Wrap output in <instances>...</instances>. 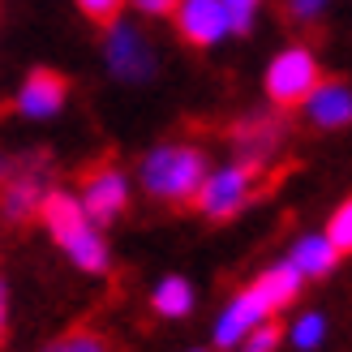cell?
<instances>
[{
    "instance_id": "obj_1",
    "label": "cell",
    "mask_w": 352,
    "mask_h": 352,
    "mask_svg": "<svg viewBox=\"0 0 352 352\" xmlns=\"http://www.w3.org/2000/svg\"><path fill=\"white\" fill-rule=\"evenodd\" d=\"M39 215L52 228V236L60 241V250L74 258L82 271H108V250H103V241L95 236V228H91V219H86L82 202H74L60 189H52V193H43Z\"/></svg>"
},
{
    "instance_id": "obj_2",
    "label": "cell",
    "mask_w": 352,
    "mask_h": 352,
    "mask_svg": "<svg viewBox=\"0 0 352 352\" xmlns=\"http://www.w3.org/2000/svg\"><path fill=\"white\" fill-rule=\"evenodd\" d=\"M206 176V160L193 146H160L142 164V185L164 202H189Z\"/></svg>"
},
{
    "instance_id": "obj_3",
    "label": "cell",
    "mask_w": 352,
    "mask_h": 352,
    "mask_svg": "<svg viewBox=\"0 0 352 352\" xmlns=\"http://www.w3.org/2000/svg\"><path fill=\"white\" fill-rule=\"evenodd\" d=\"M314 86H318V60H314V52H305V47L279 52L271 74H267V91H271V99L279 103V108L305 103Z\"/></svg>"
},
{
    "instance_id": "obj_4",
    "label": "cell",
    "mask_w": 352,
    "mask_h": 352,
    "mask_svg": "<svg viewBox=\"0 0 352 352\" xmlns=\"http://www.w3.org/2000/svg\"><path fill=\"white\" fill-rule=\"evenodd\" d=\"M254 172H258V164H232V168H223V172H215V176H202V185H198V193H193V202H198L210 219L236 215V210L250 202Z\"/></svg>"
},
{
    "instance_id": "obj_5",
    "label": "cell",
    "mask_w": 352,
    "mask_h": 352,
    "mask_svg": "<svg viewBox=\"0 0 352 352\" xmlns=\"http://www.w3.org/2000/svg\"><path fill=\"white\" fill-rule=\"evenodd\" d=\"M172 13H176V30L193 47H210L228 34V13L219 0H176Z\"/></svg>"
},
{
    "instance_id": "obj_6",
    "label": "cell",
    "mask_w": 352,
    "mask_h": 352,
    "mask_svg": "<svg viewBox=\"0 0 352 352\" xmlns=\"http://www.w3.org/2000/svg\"><path fill=\"white\" fill-rule=\"evenodd\" d=\"M125 202H129V185H125V176H120L116 168H95V172H86V193H82L86 219L108 223V219H116L120 210H125Z\"/></svg>"
},
{
    "instance_id": "obj_7",
    "label": "cell",
    "mask_w": 352,
    "mask_h": 352,
    "mask_svg": "<svg viewBox=\"0 0 352 352\" xmlns=\"http://www.w3.org/2000/svg\"><path fill=\"white\" fill-rule=\"evenodd\" d=\"M47 160L43 155H30L26 168H17V176L5 185V198H0V206H5V215L13 223H26L39 215V202H43V181H39V168Z\"/></svg>"
},
{
    "instance_id": "obj_8",
    "label": "cell",
    "mask_w": 352,
    "mask_h": 352,
    "mask_svg": "<svg viewBox=\"0 0 352 352\" xmlns=\"http://www.w3.org/2000/svg\"><path fill=\"white\" fill-rule=\"evenodd\" d=\"M108 65H112L116 78L138 82V78H151L155 56H151L146 39H142L133 26H116V30L108 34Z\"/></svg>"
},
{
    "instance_id": "obj_9",
    "label": "cell",
    "mask_w": 352,
    "mask_h": 352,
    "mask_svg": "<svg viewBox=\"0 0 352 352\" xmlns=\"http://www.w3.org/2000/svg\"><path fill=\"white\" fill-rule=\"evenodd\" d=\"M65 99H69V82L60 74H52V69H34V74L26 78L22 86V95H17V112L22 116H56L65 108Z\"/></svg>"
},
{
    "instance_id": "obj_10",
    "label": "cell",
    "mask_w": 352,
    "mask_h": 352,
    "mask_svg": "<svg viewBox=\"0 0 352 352\" xmlns=\"http://www.w3.org/2000/svg\"><path fill=\"white\" fill-rule=\"evenodd\" d=\"M267 318H271V305L262 301V292H258V288H245L236 301H232V309L219 318L215 344H219V348H232V344L245 336V331H254L258 322H267Z\"/></svg>"
},
{
    "instance_id": "obj_11",
    "label": "cell",
    "mask_w": 352,
    "mask_h": 352,
    "mask_svg": "<svg viewBox=\"0 0 352 352\" xmlns=\"http://www.w3.org/2000/svg\"><path fill=\"white\" fill-rule=\"evenodd\" d=\"M309 120L322 129H336V125H348L352 120V91L340 82H327V86H314L309 91Z\"/></svg>"
},
{
    "instance_id": "obj_12",
    "label": "cell",
    "mask_w": 352,
    "mask_h": 352,
    "mask_svg": "<svg viewBox=\"0 0 352 352\" xmlns=\"http://www.w3.org/2000/svg\"><path fill=\"white\" fill-rule=\"evenodd\" d=\"M301 279H305V275L296 271L292 262H284V267H271V271L262 275L254 288L262 292V301H267V305H271V314H275V309H284V305L292 301V296L301 292Z\"/></svg>"
},
{
    "instance_id": "obj_13",
    "label": "cell",
    "mask_w": 352,
    "mask_h": 352,
    "mask_svg": "<svg viewBox=\"0 0 352 352\" xmlns=\"http://www.w3.org/2000/svg\"><path fill=\"white\" fill-rule=\"evenodd\" d=\"M336 245H331L327 236H305V241H296V250H292V267L301 271V275H327L331 267H336Z\"/></svg>"
},
{
    "instance_id": "obj_14",
    "label": "cell",
    "mask_w": 352,
    "mask_h": 352,
    "mask_svg": "<svg viewBox=\"0 0 352 352\" xmlns=\"http://www.w3.org/2000/svg\"><path fill=\"white\" fill-rule=\"evenodd\" d=\"M279 138H284V125H275V120H250V125L236 129V146L245 151V164H262V155L275 151Z\"/></svg>"
},
{
    "instance_id": "obj_15",
    "label": "cell",
    "mask_w": 352,
    "mask_h": 352,
    "mask_svg": "<svg viewBox=\"0 0 352 352\" xmlns=\"http://www.w3.org/2000/svg\"><path fill=\"white\" fill-rule=\"evenodd\" d=\"M151 305H155V314H164V318H185L193 309V292H189L185 279H164V284L155 288Z\"/></svg>"
},
{
    "instance_id": "obj_16",
    "label": "cell",
    "mask_w": 352,
    "mask_h": 352,
    "mask_svg": "<svg viewBox=\"0 0 352 352\" xmlns=\"http://www.w3.org/2000/svg\"><path fill=\"white\" fill-rule=\"evenodd\" d=\"M327 241L336 245V254H352V198L336 210V219L327 228Z\"/></svg>"
},
{
    "instance_id": "obj_17",
    "label": "cell",
    "mask_w": 352,
    "mask_h": 352,
    "mask_svg": "<svg viewBox=\"0 0 352 352\" xmlns=\"http://www.w3.org/2000/svg\"><path fill=\"white\" fill-rule=\"evenodd\" d=\"M223 5V13H228V30H250V22H254V9H258V0H219Z\"/></svg>"
},
{
    "instance_id": "obj_18",
    "label": "cell",
    "mask_w": 352,
    "mask_h": 352,
    "mask_svg": "<svg viewBox=\"0 0 352 352\" xmlns=\"http://www.w3.org/2000/svg\"><path fill=\"white\" fill-rule=\"evenodd\" d=\"M78 9L91 17V22H99V26H108V22H116L120 17V9H125V0H78Z\"/></svg>"
},
{
    "instance_id": "obj_19",
    "label": "cell",
    "mask_w": 352,
    "mask_h": 352,
    "mask_svg": "<svg viewBox=\"0 0 352 352\" xmlns=\"http://www.w3.org/2000/svg\"><path fill=\"white\" fill-rule=\"evenodd\" d=\"M47 352H108V344L99 336H91V331H74V336H65L60 344H52Z\"/></svg>"
},
{
    "instance_id": "obj_20",
    "label": "cell",
    "mask_w": 352,
    "mask_h": 352,
    "mask_svg": "<svg viewBox=\"0 0 352 352\" xmlns=\"http://www.w3.org/2000/svg\"><path fill=\"white\" fill-rule=\"evenodd\" d=\"M279 344V327L271 322H258L254 331H245V352H275Z\"/></svg>"
},
{
    "instance_id": "obj_21",
    "label": "cell",
    "mask_w": 352,
    "mask_h": 352,
    "mask_svg": "<svg viewBox=\"0 0 352 352\" xmlns=\"http://www.w3.org/2000/svg\"><path fill=\"white\" fill-rule=\"evenodd\" d=\"M292 340H296V348H314V344L322 340V318H318V314L301 318V322H296V331H292Z\"/></svg>"
},
{
    "instance_id": "obj_22",
    "label": "cell",
    "mask_w": 352,
    "mask_h": 352,
    "mask_svg": "<svg viewBox=\"0 0 352 352\" xmlns=\"http://www.w3.org/2000/svg\"><path fill=\"white\" fill-rule=\"evenodd\" d=\"M327 5V0H288V9H292V17H314Z\"/></svg>"
},
{
    "instance_id": "obj_23",
    "label": "cell",
    "mask_w": 352,
    "mask_h": 352,
    "mask_svg": "<svg viewBox=\"0 0 352 352\" xmlns=\"http://www.w3.org/2000/svg\"><path fill=\"white\" fill-rule=\"evenodd\" d=\"M142 13H172L176 9V0H133Z\"/></svg>"
},
{
    "instance_id": "obj_24",
    "label": "cell",
    "mask_w": 352,
    "mask_h": 352,
    "mask_svg": "<svg viewBox=\"0 0 352 352\" xmlns=\"http://www.w3.org/2000/svg\"><path fill=\"white\" fill-rule=\"evenodd\" d=\"M0 336H5V284H0Z\"/></svg>"
},
{
    "instance_id": "obj_25",
    "label": "cell",
    "mask_w": 352,
    "mask_h": 352,
    "mask_svg": "<svg viewBox=\"0 0 352 352\" xmlns=\"http://www.w3.org/2000/svg\"><path fill=\"white\" fill-rule=\"evenodd\" d=\"M5 176H9V164H5V155H0V181H5Z\"/></svg>"
}]
</instances>
